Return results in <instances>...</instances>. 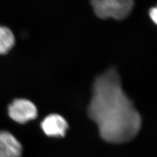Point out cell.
<instances>
[{
	"label": "cell",
	"instance_id": "1",
	"mask_svg": "<svg viewBox=\"0 0 157 157\" xmlns=\"http://www.w3.org/2000/svg\"><path fill=\"white\" fill-rule=\"evenodd\" d=\"M88 114L97 124L102 138L109 143L130 141L140 129V115L123 90L115 69L95 79Z\"/></svg>",
	"mask_w": 157,
	"mask_h": 157
},
{
	"label": "cell",
	"instance_id": "2",
	"mask_svg": "<svg viewBox=\"0 0 157 157\" xmlns=\"http://www.w3.org/2000/svg\"><path fill=\"white\" fill-rule=\"evenodd\" d=\"M132 0H94L91 4L97 17L102 19L111 17L121 20L128 17L132 10Z\"/></svg>",
	"mask_w": 157,
	"mask_h": 157
},
{
	"label": "cell",
	"instance_id": "3",
	"mask_svg": "<svg viewBox=\"0 0 157 157\" xmlns=\"http://www.w3.org/2000/svg\"><path fill=\"white\" fill-rule=\"evenodd\" d=\"M8 113L13 121L24 124L37 117V109L32 101L24 98H17L9 105Z\"/></svg>",
	"mask_w": 157,
	"mask_h": 157
},
{
	"label": "cell",
	"instance_id": "4",
	"mask_svg": "<svg viewBox=\"0 0 157 157\" xmlns=\"http://www.w3.org/2000/svg\"><path fill=\"white\" fill-rule=\"evenodd\" d=\"M41 128L48 136L63 137L68 129V124L66 120L61 115L51 114L43 121Z\"/></svg>",
	"mask_w": 157,
	"mask_h": 157
},
{
	"label": "cell",
	"instance_id": "5",
	"mask_svg": "<svg viewBox=\"0 0 157 157\" xmlns=\"http://www.w3.org/2000/svg\"><path fill=\"white\" fill-rule=\"evenodd\" d=\"M22 150L13 135L7 131L0 132V157H21Z\"/></svg>",
	"mask_w": 157,
	"mask_h": 157
},
{
	"label": "cell",
	"instance_id": "6",
	"mask_svg": "<svg viewBox=\"0 0 157 157\" xmlns=\"http://www.w3.org/2000/svg\"><path fill=\"white\" fill-rule=\"evenodd\" d=\"M15 36L11 30L6 26H0V54L8 52L15 44Z\"/></svg>",
	"mask_w": 157,
	"mask_h": 157
},
{
	"label": "cell",
	"instance_id": "7",
	"mask_svg": "<svg viewBox=\"0 0 157 157\" xmlns=\"http://www.w3.org/2000/svg\"><path fill=\"white\" fill-rule=\"evenodd\" d=\"M150 17H151L152 21H154V22L155 23H157V8L154 7L152 8L150 10Z\"/></svg>",
	"mask_w": 157,
	"mask_h": 157
}]
</instances>
